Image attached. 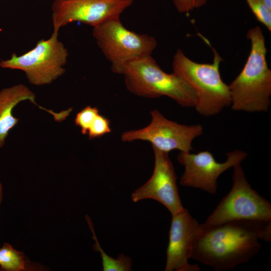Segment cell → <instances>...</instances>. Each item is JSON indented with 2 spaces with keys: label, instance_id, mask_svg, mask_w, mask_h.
<instances>
[{
  "label": "cell",
  "instance_id": "52a82bcc",
  "mask_svg": "<svg viewBox=\"0 0 271 271\" xmlns=\"http://www.w3.org/2000/svg\"><path fill=\"white\" fill-rule=\"evenodd\" d=\"M58 33H52L47 39L39 41L35 47L26 53L0 62L3 68L23 71L32 84L41 85L51 83L65 72L68 52L58 38Z\"/></svg>",
  "mask_w": 271,
  "mask_h": 271
},
{
  "label": "cell",
  "instance_id": "5bb4252c",
  "mask_svg": "<svg viewBox=\"0 0 271 271\" xmlns=\"http://www.w3.org/2000/svg\"><path fill=\"white\" fill-rule=\"evenodd\" d=\"M86 219L89 228L92 232V238L95 240L93 249L95 251H98L101 255L103 267L102 270L103 271L131 270L132 269V260L131 258L128 256L124 255L123 253H120L115 259L106 253L98 241L93 224L90 218L88 215L86 216Z\"/></svg>",
  "mask_w": 271,
  "mask_h": 271
},
{
  "label": "cell",
  "instance_id": "6da1fadb",
  "mask_svg": "<svg viewBox=\"0 0 271 271\" xmlns=\"http://www.w3.org/2000/svg\"><path fill=\"white\" fill-rule=\"evenodd\" d=\"M260 240H271V221L238 220L214 226L200 224L191 258L226 271L246 263L261 248Z\"/></svg>",
  "mask_w": 271,
  "mask_h": 271
},
{
  "label": "cell",
  "instance_id": "7a4b0ae2",
  "mask_svg": "<svg viewBox=\"0 0 271 271\" xmlns=\"http://www.w3.org/2000/svg\"><path fill=\"white\" fill-rule=\"evenodd\" d=\"M247 37L251 42L250 53L241 71L228 85L230 106L236 111L266 112L270 104L271 70L265 39L258 26L249 29Z\"/></svg>",
  "mask_w": 271,
  "mask_h": 271
},
{
  "label": "cell",
  "instance_id": "8992f818",
  "mask_svg": "<svg viewBox=\"0 0 271 271\" xmlns=\"http://www.w3.org/2000/svg\"><path fill=\"white\" fill-rule=\"evenodd\" d=\"M232 186L203 223L214 226L238 220L271 221V204L248 182L241 163L233 167Z\"/></svg>",
  "mask_w": 271,
  "mask_h": 271
},
{
  "label": "cell",
  "instance_id": "3957f363",
  "mask_svg": "<svg viewBox=\"0 0 271 271\" xmlns=\"http://www.w3.org/2000/svg\"><path fill=\"white\" fill-rule=\"evenodd\" d=\"M214 58L212 63H199L187 57L181 49L175 54L173 72L184 79L194 89L196 96L195 108L205 117L218 114L231 104L228 85L222 80L219 65L222 60L211 47Z\"/></svg>",
  "mask_w": 271,
  "mask_h": 271
},
{
  "label": "cell",
  "instance_id": "ac0fdd59",
  "mask_svg": "<svg viewBox=\"0 0 271 271\" xmlns=\"http://www.w3.org/2000/svg\"><path fill=\"white\" fill-rule=\"evenodd\" d=\"M111 131L109 120L99 113L92 123L88 131L90 140L100 138Z\"/></svg>",
  "mask_w": 271,
  "mask_h": 271
},
{
  "label": "cell",
  "instance_id": "9a60e30c",
  "mask_svg": "<svg viewBox=\"0 0 271 271\" xmlns=\"http://www.w3.org/2000/svg\"><path fill=\"white\" fill-rule=\"evenodd\" d=\"M26 260L24 253L19 251L8 243L0 248V266L6 271L25 270Z\"/></svg>",
  "mask_w": 271,
  "mask_h": 271
},
{
  "label": "cell",
  "instance_id": "4fadbf2b",
  "mask_svg": "<svg viewBox=\"0 0 271 271\" xmlns=\"http://www.w3.org/2000/svg\"><path fill=\"white\" fill-rule=\"evenodd\" d=\"M25 100L36 104L34 93L23 84H18L0 91V148L4 145L9 131L19 120L13 114L14 108Z\"/></svg>",
  "mask_w": 271,
  "mask_h": 271
},
{
  "label": "cell",
  "instance_id": "5b68a950",
  "mask_svg": "<svg viewBox=\"0 0 271 271\" xmlns=\"http://www.w3.org/2000/svg\"><path fill=\"white\" fill-rule=\"evenodd\" d=\"M93 36L112 71L121 75L127 63L151 55L157 45L154 37L127 29L120 18L93 27Z\"/></svg>",
  "mask_w": 271,
  "mask_h": 271
},
{
  "label": "cell",
  "instance_id": "44dd1931",
  "mask_svg": "<svg viewBox=\"0 0 271 271\" xmlns=\"http://www.w3.org/2000/svg\"><path fill=\"white\" fill-rule=\"evenodd\" d=\"M263 3L270 9H271V0H262Z\"/></svg>",
  "mask_w": 271,
  "mask_h": 271
},
{
  "label": "cell",
  "instance_id": "8fae6325",
  "mask_svg": "<svg viewBox=\"0 0 271 271\" xmlns=\"http://www.w3.org/2000/svg\"><path fill=\"white\" fill-rule=\"evenodd\" d=\"M153 149L155 158L153 174L131 194V198L134 202L146 199L156 200L173 215L185 208L179 194L174 167L169 153Z\"/></svg>",
  "mask_w": 271,
  "mask_h": 271
},
{
  "label": "cell",
  "instance_id": "2e32d148",
  "mask_svg": "<svg viewBox=\"0 0 271 271\" xmlns=\"http://www.w3.org/2000/svg\"><path fill=\"white\" fill-rule=\"evenodd\" d=\"M257 20L271 31V9L262 0H246Z\"/></svg>",
  "mask_w": 271,
  "mask_h": 271
},
{
  "label": "cell",
  "instance_id": "d6986e66",
  "mask_svg": "<svg viewBox=\"0 0 271 271\" xmlns=\"http://www.w3.org/2000/svg\"><path fill=\"white\" fill-rule=\"evenodd\" d=\"M177 11L188 13L195 9L203 6L207 0H173Z\"/></svg>",
  "mask_w": 271,
  "mask_h": 271
},
{
  "label": "cell",
  "instance_id": "ba28073f",
  "mask_svg": "<svg viewBox=\"0 0 271 271\" xmlns=\"http://www.w3.org/2000/svg\"><path fill=\"white\" fill-rule=\"evenodd\" d=\"M151 122L148 125L136 130L124 131L121 140L124 142L137 140L149 142L152 148L169 153L174 150L188 153L193 150L192 142L202 135L201 124L187 125L167 118L158 110L150 112Z\"/></svg>",
  "mask_w": 271,
  "mask_h": 271
},
{
  "label": "cell",
  "instance_id": "e0dca14e",
  "mask_svg": "<svg viewBox=\"0 0 271 271\" xmlns=\"http://www.w3.org/2000/svg\"><path fill=\"white\" fill-rule=\"evenodd\" d=\"M99 113L97 107L90 106L85 107L77 113L75 124L81 128L82 134H87L92 123Z\"/></svg>",
  "mask_w": 271,
  "mask_h": 271
},
{
  "label": "cell",
  "instance_id": "30bf717a",
  "mask_svg": "<svg viewBox=\"0 0 271 271\" xmlns=\"http://www.w3.org/2000/svg\"><path fill=\"white\" fill-rule=\"evenodd\" d=\"M133 0H54L52 6L53 32L69 23L80 22L93 28L120 18Z\"/></svg>",
  "mask_w": 271,
  "mask_h": 271
},
{
  "label": "cell",
  "instance_id": "9c48e42d",
  "mask_svg": "<svg viewBox=\"0 0 271 271\" xmlns=\"http://www.w3.org/2000/svg\"><path fill=\"white\" fill-rule=\"evenodd\" d=\"M247 155L246 152L234 150L226 154L225 162L219 163L209 151L197 154L180 152L177 161L184 167L180 184L214 194L217 191L219 177L228 169L241 163Z\"/></svg>",
  "mask_w": 271,
  "mask_h": 271
},
{
  "label": "cell",
  "instance_id": "277c9868",
  "mask_svg": "<svg viewBox=\"0 0 271 271\" xmlns=\"http://www.w3.org/2000/svg\"><path fill=\"white\" fill-rule=\"evenodd\" d=\"M126 88L140 97L155 98L166 96L183 107H194L196 93L192 87L174 73L164 72L151 55L133 60L122 74Z\"/></svg>",
  "mask_w": 271,
  "mask_h": 271
},
{
  "label": "cell",
  "instance_id": "7c38bea8",
  "mask_svg": "<svg viewBox=\"0 0 271 271\" xmlns=\"http://www.w3.org/2000/svg\"><path fill=\"white\" fill-rule=\"evenodd\" d=\"M172 216L165 270H200L197 264L189 262L200 224L186 208Z\"/></svg>",
  "mask_w": 271,
  "mask_h": 271
},
{
  "label": "cell",
  "instance_id": "ffe728a7",
  "mask_svg": "<svg viewBox=\"0 0 271 271\" xmlns=\"http://www.w3.org/2000/svg\"><path fill=\"white\" fill-rule=\"evenodd\" d=\"M3 200V186L1 182H0V205Z\"/></svg>",
  "mask_w": 271,
  "mask_h": 271
}]
</instances>
